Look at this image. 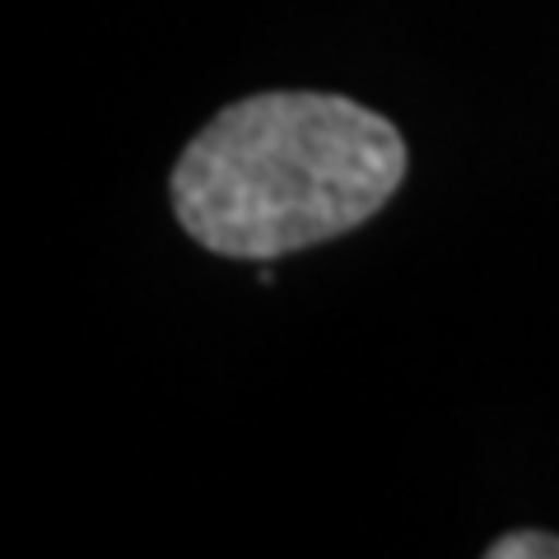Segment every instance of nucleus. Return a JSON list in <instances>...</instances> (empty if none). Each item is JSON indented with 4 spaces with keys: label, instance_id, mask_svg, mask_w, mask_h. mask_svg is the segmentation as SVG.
Listing matches in <instances>:
<instances>
[{
    "label": "nucleus",
    "instance_id": "f257e3e1",
    "mask_svg": "<svg viewBox=\"0 0 559 559\" xmlns=\"http://www.w3.org/2000/svg\"><path fill=\"white\" fill-rule=\"evenodd\" d=\"M406 178V140L341 94H252L205 121L173 168L201 248L271 261L373 219Z\"/></svg>",
    "mask_w": 559,
    "mask_h": 559
},
{
    "label": "nucleus",
    "instance_id": "f03ea898",
    "mask_svg": "<svg viewBox=\"0 0 559 559\" xmlns=\"http://www.w3.org/2000/svg\"><path fill=\"white\" fill-rule=\"evenodd\" d=\"M489 559H559V536L546 532H509L485 550Z\"/></svg>",
    "mask_w": 559,
    "mask_h": 559
}]
</instances>
